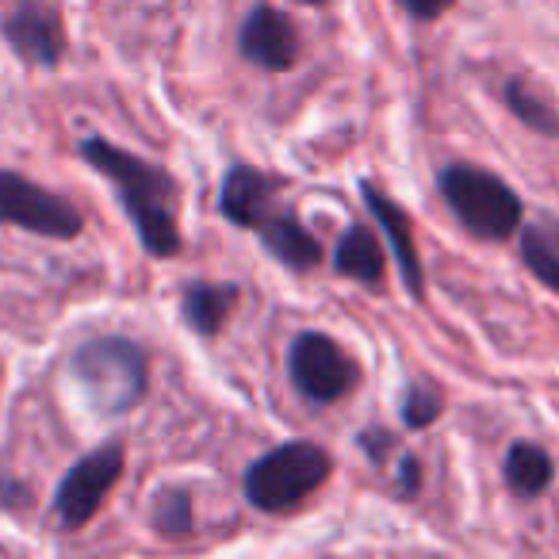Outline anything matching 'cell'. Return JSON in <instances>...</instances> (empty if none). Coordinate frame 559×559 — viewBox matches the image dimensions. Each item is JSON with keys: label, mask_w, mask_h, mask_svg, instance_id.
<instances>
[{"label": "cell", "mask_w": 559, "mask_h": 559, "mask_svg": "<svg viewBox=\"0 0 559 559\" xmlns=\"http://www.w3.org/2000/svg\"><path fill=\"white\" fill-rule=\"evenodd\" d=\"M78 150L104 180H111L127 218H131L134 230H139L142 249H146L150 257H177L180 253L177 180H173L162 165L146 162V157L131 154V150L116 146V142H108V139H85Z\"/></svg>", "instance_id": "cell-1"}, {"label": "cell", "mask_w": 559, "mask_h": 559, "mask_svg": "<svg viewBox=\"0 0 559 559\" xmlns=\"http://www.w3.org/2000/svg\"><path fill=\"white\" fill-rule=\"evenodd\" d=\"M70 372L96 414L119 418L146 395L150 365L131 337H93L70 357Z\"/></svg>", "instance_id": "cell-2"}, {"label": "cell", "mask_w": 559, "mask_h": 559, "mask_svg": "<svg viewBox=\"0 0 559 559\" xmlns=\"http://www.w3.org/2000/svg\"><path fill=\"white\" fill-rule=\"evenodd\" d=\"M330 479V452L311 441H292L253 460L246 472V498L261 513L296 510Z\"/></svg>", "instance_id": "cell-3"}, {"label": "cell", "mask_w": 559, "mask_h": 559, "mask_svg": "<svg viewBox=\"0 0 559 559\" xmlns=\"http://www.w3.org/2000/svg\"><path fill=\"white\" fill-rule=\"evenodd\" d=\"M441 195L452 215L483 241H502L521 226V200L502 177L475 165H449L441 169Z\"/></svg>", "instance_id": "cell-4"}, {"label": "cell", "mask_w": 559, "mask_h": 559, "mask_svg": "<svg viewBox=\"0 0 559 559\" xmlns=\"http://www.w3.org/2000/svg\"><path fill=\"white\" fill-rule=\"evenodd\" d=\"M0 223L20 226L39 238L70 241L85 230V218L66 195L27 180L24 173L0 169Z\"/></svg>", "instance_id": "cell-5"}, {"label": "cell", "mask_w": 559, "mask_h": 559, "mask_svg": "<svg viewBox=\"0 0 559 559\" xmlns=\"http://www.w3.org/2000/svg\"><path fill=\"white\" fill-rule=\"evenodd\" d=\"M288 376L311 403H337L357 388V365L330 334H299L288 349Z\"/></svg>", "instance_id": "cell-6"}, {"label": "cell", "mask_w": 559, "mask_h": 559, "mask_svg": "<svg viewBox=\"0 0 559 559\" xmlns=\"http://www.w3.org/2000/svg\"><path fill=\"white\" fill-rule=\"evenodd\" d=\"M123 444H100L88 456H81L78 464L66 472V479L58 483L55 510L62 518L66 528H81L96 518V510L104 506L108 490L123 475Z\"/></svg>", "instance_id": "cell-7"}, {"label": "cell", "mask_w": 559, "mask_h": 559, "mask_svg": "<svg viewBox=\"0 0 559 559\" xmlns=\"http://www.w3.org/2000/svg\"><path fill=\"white\" fill-rule=\"evenodd\" d=\"M4 43L20 62L35 66V70H55L66 58V24L62 12L47 0H20L16 9L0 24Z\"/></svg>", "instance_id": "cell-8"}, {"label": "cell", "mask_w": 559, "mask_h": 559, "mask_svg": "<svg viewBox=\"0 0 559 559\" xmlns=\"http://www.w3.org/2000/svg\"><path fill=\"white\" fill-rule=\"evenodd\" d=\"M238 47L249 62L272 73L292 70V66L299 62V50H304L299 47V32H296V24H292V16L272 9V4H257V9L249 12L246 24H241Z\"/></svg>", "instance_id": "cell-9"}, {"label": "cell", "mask_w": 559, "mask_h": 559, "mask_svg": "<svg viewBox=\"0 0 559 559\" xmlns=\"http://www.w3.org/2000/svg\"><path fill=\"white\" fill-rule=\"evenodd\" d=\"M360 192H365V207L372 211V218L380 223L383 238H388V249L391 257L399 261V272H403V284L406 292H411L414 299L426 296V272H421V257H418V246H414V230H411V218H406V211L399 207L395 200H391L383 188L376 185H360Z\"/></svg>", "instance_id": "cell-10"}, {"label": "cell", "mask_w": 559, "mask_h": 559, "mask_svg": "<svg viewBox=\"0 0 559 559\" xmlns=\"http://www.w3.org/2000/svg\"><path fill=\"white\" fill-rule=\"evenodd\" d=\"M272 200H276V188L264 173H257L253 165H234L223 180V200H218V211L230 218L241 230H257L264 218L272 215Z\"/></svg>", "instance_id": "cell-11"}, {"label": "cell", "mask_w": 559, "mask_h": 559, "mask_svg": "<svg viewBox=\"0 0 559 559\" xmlns=\"http://www.w3.org/2000/svg\"><path fill=\"white\" fill-rule=\"evenodd\" d=\"M257 234H261L264 249H269L280 264H288V269H296V272H307L322 261L319 238H314L296 215H288V211H272V215L257 226Z\"/></svg>", "instance_id": "cell-12"}, {"label": "cell", "mask_w": 559, "mask_h": 559, "mask_svg": "<svg viewBox=\"0 0 559 559\" xmlns=\"http://www.w3.org/2000/svg\"><path fill=\"white\" fill-rule=\"evenodd\" d=\"M234 304H238V284H207V280H192L180 296V314L185 322L203 337H215L223 322L230 319Z\"/></svg>", "instance_id": "cell-13"}, {"label": "cell", "mask_w": 559, "mask_h": 559, "mask_svg": "<svg viewBox=\"0 0 559 559\" xmlns=\"http://www.w3.org/2000/svg\"><path fill=\"white\" fill-rule=\"evenodd\" d=\"M334 269L349 280H360L365 288L383 284V246L368 226H349L334 249Z\"/></svg>", "instance_id": "cell-14"}, {"label": "cell", "mask_w": 559, "mask_h": 559, "mask_svg": "<svg viewBox=\"0 0 559 559\" xmlns=\"http://www.w3.org/2000/svg\"><path fill=\"white\" fill-rule=\"evenodd\" d=\"M551 475H556V464L540 444H513L506 452V483L513 495H540V490H548Z\"/></svg>", "instance_id": "cell-15"}, {"label": "cell", "mask_w": 559, "mask_h": 559, "mask_svg": "<svg viewBox=\"0 0 559 559\" xmlns=\"http://www.w3.org/2000/svg\"><path fill=\"white\" fill-rule=\"evenodd\" d=\"M506 108H510L513 116L528 127V131L551 134V139L559 134V116L551 111V104H544L536 93H528L525 81H518V78L506 81Z\"/></svg>", "instance_id": "cell-16"}, {"label": "cell", "mask_w": 559, "mask_h": 559, "mask_svg": "<svg viewBox=\"0 0 559 559\" xmlns=\"http://www.w3.org/2000/svg\"><path fill=\"white\" fill-rule=\"evenodd\" d=\"M150 521H154V528L162 536H173V540H180V536H188L195 528V510H192V495L180 487H169L162 490V495L154 498V510H150Z\"/></svg>", "instance_id": "cell-17"}, {"label": "cell", "mask_w": 559, "mask_h": 559, "mask_svg": "<svg viewBox=\"0 0 559 559\" xmlns=\"http://www.w3.org/2000/svg\"><path fill=\"white\" fill-rule=\"evenodd\" d=\"M521 257L551 292H559V246H551L540 230H525L521 234Z\"/></svg>", "instance_id": "cell-18"}, {"label": "cell", "mask_w": 559, "mask_h": 559, "mask_svg": "<svg viewBox=\"0 0 559 559\" xmlns=\"http://www.w3.org/2000/svg\"><path fill=\"white\" fill-rule=\"evenodd\" d=\"M441 395H437L433 388H421V383H414L411 391L403 395V421L411 429H426L433 426L437 418H441Z\"/></svg>", "instance_id": "cell-19"}, {"label": "cell", "mask_w": 559, "mask_h": 559, "mask_svg": "<svg viewBox=\"0 0 559 559\" xmlns=\"http://www.w3.org/2000/svg\"><path fill=\"white\" fill-rule=\"evenodd\" d=\"M32 502V490L24 487V483L9 479V475H0V506L4 510H20V506Z\"/></svg>", "instance_id": "cell-20"}, {"label": "cell", "mask_w": 559, "mask_h": 559, "mask_svg": "<svg viewBox=\"0 0 559 559\" xmlns=\"http://www.w3.org/2000/svg\"><path fill=\"white\" fill-rule=\"evenodd\" d=\"M399 4H403L414 20H437L444 9H449L452 0H399Z\"/></svg>", "instance_id": "cell-21"}, {"label": "cell", "mask_w": 559, "mask_h": 559, "mask_svg": "<svg viewBox=\"0 0 559 559\" xmlns=\"http://www.w3.org/2000/svg\"><path fill=\"white\" fill-rule=\"evenodd\" d=\"M360 444H365V449H368V456H372L376 464H380V460L388 456V449H391V444H395V437H391L388 429H380V433H376V429H368V433L360 437Z\"/></svg>", "instance_id": "cell-22"}, {"label": "cell", "mask_w": 559, "mask_h": 559, "mask_svg": "<svg viewBox=\"0 0 559 559\" xmlns=\"http://www.w3.org/2000/svg\"><path fill=\"white\" fill-rule=\"evenodd\" d=\"M399 475H403V487H399V490H403V498H411L414 490H418V479H421V467H418V460H414V456H406L403 464H399Z\"/></svg>", "instance_id": "cell-23"}, {"label": "cell", "mask_w": 559, "mask_h": 559, "mask_svg": "<svg viewBox=\"0 0 559 559\" xmlns=\"http://www.w3.org/2000/svg\"><path fill=\"white\" fill-rule=\"evenodd\" d=\"M296 4H311V9H326L330 0H296Z\"/></svg>", "instance_id": "cell-24"}, {"label": "cell", "mask_w": 559, "mask_h": 559, "mask_svg": "<svg viewBox=\"0 0 559 559\" xmlns=\"http://www.w3.org/2000/svg\"><path fill=\"white\" fill-rule=\"evenodd\" d=\"M556 241H559V226H556Z\"/></svg>", "instance_id": "cell-25"}]
</instances>
